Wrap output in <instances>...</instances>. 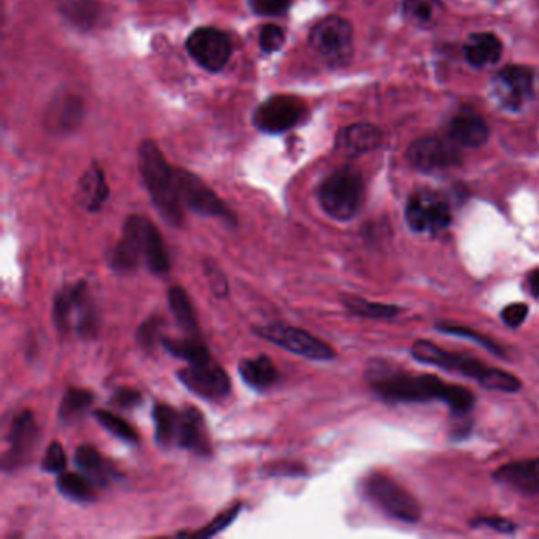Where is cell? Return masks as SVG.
Masks as SVG:
<instances>
[{
    "mask_svg": "<svg viewBox=\"0 0 539 539\" xmlns=\"http://www.w3.org/2000/svg\"><path fill=\"white\" fill-rule=\"evenodd\" d=\"M254 331L258 337L310 361H331L336 358V351L332 350L331 345L299 327L279 323L255 327Z\"/></svg>",
    "mask_w": 539,
    "mask_h": 539,
    "instance_id": "7",
    "label": "cell"
},
{
    "mask_svg": "<svg viewBox=\"0 0 539 539\" xmlns=\"http://www.w3.org/2000/svg\"><path fill=\"white\" fill-rule=\"evenodd\" d=\"M409 159L416 168L424 171H437L454 165L457 161L456 149L437 138H424L409 148Z\"/></svg>",
    "mask_w": 539,
    "mask_h": 539,
    "instance_id": "18",
    "label": "cell"
},
{
    "mask_svg": "<svg viewBox=\"0 0 539 539\" xmlns=\"http://www.w3.org/2000/svg\"><path fill=\"white\" fill-rule=\"evenodd\" d=\"M176 174H178L179 193L184 206L204 217L223 220L228 225L236 226V213L233 212L232 209L228 208L225 202L215 195V192L202 182V179L196 178L195 174L184 170H176Z\"/></svg>",
    "mask_w": 539,
    "mask_h": 539,
    "instance_id": "10",
    "label": "cell"
},
{
    "mask_svg": "<svg viewBox=\"0 0 539 539\" xmlns=\"http://www.w3.org/2000/svg\"><path fill=\"white\" fill-rule=\"evenodd\" d=\"M437 0H405V12L409 18L418 23L426 24L432 21L437 15Z\"/></svg>",
    "mask_w": 539,
    "mask_h": 539,
    "instance_id": "37",
    "label": "cell"
},
{
    "mask_svg": "<svg viewBox=\"0 0 539 539\" xmlns=\"http://www.w3.org/2000/svg\"><path fill=\"white\" fill-rule=\"evenodd\" d=\"M493 480L516 492L539 493V457L506 463L493 473Z\"/></svg>",
    "mask_w": 539,
    "mask_h": 539,
    "instance_id": "19",
    "label": "cell"
},
{
    "mask_svg": "<svg viewBox=\"0 0 539 539\" xmlns=\"http://www.w3.org/2000/svg\"><path fill=\"white\" fill-rule=\"evenodd\" d=\"M411 355L422 364H430L448 372H457L480 383L486 389L502 392H517L521 389V379L502 368H489L470 356L450 353L429 340H416Z\"/></svg>",
    "mask_w": 539,
    "mask_h": 539,
    "instance_id": "3",
    "label": "cell"
},
{
    "mask_svg": "<svg viewBox=\"0 0 539 539\" xmlns=\"http://www.w3.org/2000/svg\"><path fill=\"white\" fill-rule=\"evenodd\" d=\"M79 108H81V103H78L77 98L64 97L59 101V109H57V113H56L53 119L57 120L59 127H64V129L66 127H71V125L77 124L78 118L81 116Z\"/></svg>",
    "mask_w": 539,
    "mask_h": 539,
    "instance_id": "39",
    "label": "cell"
},
{
    "mask_svg": "<svg viewBox=\"0 0 539 539\" xmlns=\"http://www.w3.org/2000/svg\"><path fill=\"white\" fill-rule=\"evenodd\" d=\"M174 446H178L181 450L192 451L198 456L212 454V441L200 409L195 407L179 409Z\"/></svg>",
    "mask_w": 539,
    "mask_h": 539,
    "instance_id": "17",
    "label": "cell"
},
{
    "mask_svg": "<svg viewBox=\"0 0 539 539\" xmlns=\"http://www.w3.org/2000/svg\"><path fill=\"white\" fill-rule=\"evenodd\" d=\"M62 13L77 26H90L98 16V6L92 0H62Z\"/></svg>",
    "mask_w": 539,
    "mask_h": 539,
    "instance_id": "34",
    "label": "cell"
},
{
    "mask_svg": "<svg viewBox=\"0 0 539 539\" xmlns=\"http://www.w3.org/2000/svg\"><path fill=\"white\" fill-rule=\"evenodd\" d=\"M345 306L350 310L351 315L362 316V318H392L399 314V308L389 304L372 303L362 297H348L345 299Z\"/></svg>",
    "mask_w": 539,
    "mask_h": 539,
    "instance_id": "33",
    "label": "cell"
},
{
    "mask_svg": "<svg viewBox=\"0 0 539 539\" xmlns=\"http://www.w3.org/2000/svg\"><path fill=\"white\" fill-rule=\"evenodd\" d=\"M252 8L261 16H279L291 5V0H250Z\"/></svg>",
    "mask_w": 539,
    "mask_h": 539,
    "instance_id": "42",
    "label": "cell"
},
{
    "mask_svg": "<svg viewBox=\"0 0 539 539\" xmlns=\"http://www.w3.org/2000/svg\"><path fill=\"white\" fill-rule=\"evenodd\" d=\"M179 409H172L166 403H155L152 420L155 424V441L161 448L174 446V435L178 426Z\"/></svg>",
    "mask_w": 539,
    "mask_h": 539,
    "instance_id": "31",
    "label": "cell"
},
{
    "mask_svg": "<svg viewBox=\"0 0 539 539\" xmlns=\"http://www.w3.org/2000/svg\"><path fill=\"white\" fill-rule=\"evenodd\" d=\"M285 32L279 26H264L260 34V47L264 53H274L284 47Z\"/></svg>",
    "mask_w": 539,
    "mask_h": 539,
    "instance_id": "41",
    "label": "cell"
},
{
    "mask_svg": "<svg viewBox=\"0 0 539 539\" xmlns=\"http://www.w3.org/2000/svg\"><path fill=\"white\" fill-rule=\"evenodd\" d=\"M243 511V504H233L232 508L220 513L219 516L213 517L212 521L206 523L204 527L196 530V532H185V534H178V536H192V538H212L220 532H223L225 528L230 527L233 522L236 521L237 516Z\"/></svg>",
    "mask_w": 539,
    "mask_h": 539,
    "instance_id": "35",
    "label": "cell"
},
{
    "mask_svg": "<svg viewBox=\"0 0 539 539\" xmlns=\"http://www.w3.org/2000/svg\"><path fill=\"white\" fill-rule=\"evenodd\" d=\"M176 377L190 392L211 402L223 400L232 392V379L212 358L189 364L178 370Z\"/></svg>",
    "mask_w": 539,
    "mask_h": 539,
    "instance_id": "9",
    "label": "cell"
},
{
    "mask_svg": "<svg viewBox=\"0 0 539 539\" xmlns=\"http://www.w3.org/2000/svg\"><path fill=\"white\" fill-rule=\"evenodd\" d=\"M528 307L525 304L516 303L511 304L508 307L503 308L502 312V320L511 327H521L523 320L527 318Z\"/></svg>",
    "mask_w": 539,
    "mask_h": 539,
    "instance_id": "45",
    "label": "cell"
},
{
    "mask_svg": "<svg viewBox=\"0 0 539 539\" xmlns=\"http://www.w3.org/2000/svg\"><path fill=\"white\" fill-rule=\"evenodd\" d=\"M440 331L448 332V334H454V336H461V337H469L472 340H474L476 344L482 345V347H486L487 350L493 351L495 355H502V351H498L497 345L493 344L492 340H489V338L484 337V336H480V334H476V332L469 331V329H465L462 327H439Z\"/></svg>",
    "mask_w": 539,
    "mask_h": 539,
    "instance_id": "43",
    "label": "cell"
},
{
    "mask_svg": "<svg viewBox=\"0 0 539 539\" xmlns=\"http://www.w3.org/2000/svg\"><path fill=\"white\" fill-rule=\"evenodd\" d=\"M168 304L171 308L172 316L178 323L179 327L187 336H200V325L196 310L192 304L189 293L182 286H171L168 291Z\"/></svg>",
    "mask_w": 539,
    "mask_h": 539,
    "instance_id": "27",
    "label": "cell"
},
{
    "mask_svg": "<svg viewBox=\"0 0 539 539\" xmlns=\"http://www.w3.org/2000/svg\"><path fill=\"white\" fill-rule=\"evenodd\" d=\"M527 288L534 297H539V269L530 273L527 279Z\"/></svg>",
    "mask_w": 539,
    "mask_h": 539,
    "instance_id": "47",
    "label": "cell"
},
{
    "mask_svg": "<svg viewBox=\"0 0 539 539\" xmlns=\"http://www.w3.org/2000/svg\"><path fill=\"white\" fill-rule=\"evenodd\" d=\"M239 375L244 383L255 391H267L279 381V370L266 355L239 362Z\"/></svg>",
    "mask_w": 539,
    "mask_h": 539,
    "instance_id": "21",
    "label": "cell"
},
{
    "mask_svg": "<svg viewBox=\"0 0 539 539\" xmlns=\"http://www.w3.org/2000/svg\"><path fill=\"white\" fill-rule=\"evenodd\" d=\"M92 403H94V394L89 389L68 388L60 402L59 421L62 424L77 422L81 416L86 415V411L92 407Z\"/></svg>",
    "mask_w": 539,
    "mask_h": 539,
    "instance_id": "29",
    "label": "cell"
},
{
    "mask_svg": "<svg viewBox=\"0 0 539 539\" xmlns=\"http://www.w3.org/2000/svg\"><path fill=\"white\" fill-rule=\"evenodd\" d=\"M405 219L413 232L435 234L451 225L450 204L439 193L420 192L409 198Z\"/></svg>",
    "mask_w": 539,
    "mask_h": 539,
    "instance_id": "11",
    "label": "cell"
},
{
    "mask_svg": "<svg viewBox=\"0 0 539 539\" xmlns=\"http://www.w3.org/2000/svg\"><path fill=\"white\" fill-rule=\"evenodd\" d=\"M450 135L457 144H462L465 148H476L487 141L489 127L478 114L463 111L451 120Z\"/></svg>",
    "mask_w": 539,
    "mask_h": 539,
    "instance_id": "22",
    "label": "cell"
},
{
    "mask_svg": "<svg viewBox=\"0 0 539 539\" xmlns=\"http://www.w3.org/2000/svg\"><path fill=\"white\" fill-rule=\"evenodd\" d=\"M306 114V105L296 97L277 95L264 101L254 116V122L261 131L282 133L299 124Z\"/></svg>",
    "mask_w": 539,
    "mask_h": 539,
    "instance_id": "13",
    "label": "cell"
},
{
    "mask_svg": "<svg viewBox=\"0 0 539 539\" xmlns=\"http://www.w3.org/2000/svg\"><path fill=\"white\" fill-rule=\"evenodd\" d=\"M75 463L79 473H83L95 487H107L116 474L113 465L92 445L78 448L75 452Z\"/></svg>",
    "mask_w": 539,
    "mask_h": 539,
    "instance_id": "20",
    "label": "cell"
},
{
    "mask_svg": "<svg viewBox=\"0 0 539 539\" xmlns=\"http://www.w3.org/2000/svg\"><path fill=\"white\" fill-rule=\"evenodd\" d=\"M465 56L472 66H493L502 57V42L489 32L474 34L465 43Z\"/></svg>",
    "mask_w": 539,
    "mask_h": 539,
    "instance_id": "26",
    "label": "cell"
},
{
    "mask_svg": "<svg viewBox=\"0 0 539 539\" xmlns=\"http://www.w3.org/2000/svg\"><path fill=\"white\" fill-rule=\"evenodd\" d=\"M161 344L170 355L189 364L211 359L208 347L202 344L200 336H187L185 338H170L163 336Z\"/></svg>",
    "mask_w": 539,
    "mask_h": 539,
    "instance_id": "28",
    "label": "cell"
},
{
    "mask_svg": "<svg viewBox=\"0 0 539 539\" xmlns=\"http://www.w3.org/2000/svg\"><path fill=\"white\" fill-rule=\"evenodd\" d=\"M38 426L30 409H24L12 421L6 441L10 448L2 457L4 470L13 472L29 461L38 443Z\"/></svg>",
    "mask_w": 539,
    "mask_h": 539,
    "instance_id": "15",
    "label": "cell"
},
{
    "mask_svg": "<svg viewBox=\"0 0 539 539\" xmlns=\"http://www.w3.org/2000/svg\"><path fill=\"white\" fill-rule=\"evenodd\" d=\"M318 202L321 209L338 222H348L359 212L364 202V182L361 174L342 168L327 176L318 187Z\"/></svg>",
    "mask_w": 539,
    "mask_h": 539,
    "instance_id": "4",
    "label": "cell"
},
{
    "mask_svg": "<svg viewBox=\"0 0 539 539\" xmlns=\"http://www.w3.org/2000/svg\"><path fill=\"white\" fill-rule=\"evenodd\" d=\"M95 420L98 421V424L105 430H108L114 437H118L119 440H122L125 443H130V445L138 443L140 437H138L137 430L130 426V422L125 421L124 418L114 415V413L107 411V409H97L95 411Z\"/></svg>",
    "mask_w": 539,
    "mask_h": 539,
    "instance_id": "32",
    "label": "cell"
},
{
    "mask_svg": "<svg viewBox=\"0 0 539 539\" xmlns=\"http://www.w3.org/2000/svg\"><path fill=\"white\" fill-rule=\"evenodd\" d=\"M474 525H482V527L492 528L500 534H511L514 530V523L503 519V517H481L474 522Z\"/></svg>",
    "mask_w": 539,
    "mask_h": 539,
    "instance_id": "46",
    "label": "cell"
},
{
    "mask_svg": "<svg viewBox=\"0 0 539 539\" xmlns=\"http://www.w3.org/2000/svg\"><path fill=\"white\" fill-rule=\"evenodd\" d=\"M362 492L378 510L398 521L413 523L421 517V506L418 500L388 474L368 476L362 482Z\"/></svg>",
    "mask_w": 539,
    "mask_h": 539,
    "instance_id": "6",
    "label": "cell"
},
{
    "mask_svg": "<svg viewBox=\"0 0 539 539\" xmlns=\"http://www.w3.org/2000/svg\"><path fill=\"white\" fill-rule=\"evenodd\" d=\"M161 316H150L144 321L137 332L138 344L141 345L144 350H152L155 345L161 342Z\"/></svg>",
    "mask_w": 539,
    "mask_h": 539,
    "instance_id": "36",
    "label": "cell"
},
{
    "mask_svg": "<svg viewBox=\"0 0 539 539\" xmlns=\"http://www.w3.org/2000/svg\"><path fill=\"white\" fill-rule=\"evenodd\" d=\"M146 217L141 215H131L125 220L122 228V236L119 243L114 245L111 256H109V266L114 273L129 274L133 273L141 260L144 261V226Z\"/></svg>",
    "mask_w": 539,
    "mask_h": 539,
    "instance_id": "14",
    "label": "cell"
},
{
    "mask_svg": "<svg viewBox=\"0 0 539 539\" xmlns=\"http://www.w3.org/2000/svg\"><path fill=\"white\" fill-rule=\"evenodd\" d=\"M108 195L109 187L105 174L98 166H92L78 184V202L89 212H97L107 202Z\"/></svg>",
    "mask_w": 539,
    "mask_h": 539,
    "instance_id": "24",
    "label": "cell"
},
{
    "mask_svg": "<svg viewBox=\"0 0 539 539\" xmlns=\"http://www.w3.org/2000/svg\"><path fill=\"white\" fill-rule=\"evenodd\" d=\"M114 405L122 409H131L138 407L142 402L141 392L133 389V388H122L114 394L113 399Z\"/></svg>",
    "mask_w": 539,
    "mask_h": 539,
    "instance_id": "44",
    "label": "cell"
},
{
    "mask_svg": "<svg viewBox=\"0 0 539 539\" xmlns=\"http://www.w3.org/2000/svg\"><path fill=\"white\" fill-rule=\"evenodd\" d=\"M204 273H206V277H208V282L211 285V290H212L213 295L219 297L228 296V293H230L228 280H226L225 274L220 271L217 263L206 261L204 263Z\"/></svg>",
    "mask_w": 539,
    "mask_h": 539,
    "instance_id": "40",
    "label": "cell"
},
{
    "mask_svg": "<svg viewBox=\"0 0 539 539\" xmlns=\"http://www.w3.org/2000/svg\"><path fill=\"white\" fill-rule=\"evenodd\" d=\"M493 94L510 109L523 107L534 95V75L527 67L510 66L497 73L493 79Z\"/></svg>",
    "mask_w": 539,
    "mask_h": 539,
    "instance_id": "16",
    "label": "cell"
},
{
    "mask_svg": "<svg viewBox=\"0 0 539 539\" xmlns=\"http://www.w3.org/2000/svg\"><path fill=\"white\" fill-rule=\"evenodd\" d=\"M310 45L323 59L334 66H344L353 53V29L338 16L321 19L310 32Z\"/></svg>",
    "mask_w": 539,
    "mask_h": 539,
    "instance_id": "8",
    "label": "cell"
},
{
    "mask_svg": "<svg viewBox=\"0 0 539 539\" xmlns=\"http://www.w3.org/2000/svg\"><path fill=\"white\" fill-rule=\"evenodd\" d=\"M144 264L148 267L149 273L159 277L170 273V267H171L163 237L159 228L149 219L146 220V226H144Z\"/></svg>",
    "mask_w": 539,
    "mask_h": 539,
    "instance_id": "25",
    "label": "cell"
},
{
    "mask_svg": "<svg viewBox=\"0 0 539 539\" xmlns=\"http://www.w3.org/2000/svg\"><path fill=\"white\" fill-rule=\"evenodd\" d=\"M381 141V133L374 125L358 124L340 131L337 148L347 155L366 154L374 150Z\"/></svg>",
    "mask_w": 539,
    "mask_h": 539,
    "instance_id": "23",
    "label": "cell"
},
{
    "mask_svg": "<svg viewBox=\"0 0 539 539\" xmlns=\"http://www.w3.org/2000/svg\"><path fill=\"white\" fill-rule=\"evenodd\" d=\"M57 491L64 497L78 503H92L95 497V486L83 473H59L57 476Z\"/></svg>",
    "mask_w": 539,
    "mask_h": 539,
    "instance_id": "30",
    "label": "cell"
},
{
    "mask_svg": "<svg viewBox=\"0 0 539 539\" xmlns=\"http://www.w3.org/2000/svg\"><path fill=\"white\" fill-rule=\"evenodd\" d=\"M53 321L60 334L75 329L81 336H94L97 331L94 308L89 301L86 282L64 286L54 297Z\"/></svg>",
    "mask_w": 539,
    "mask_h": 539,
    "instance_id": "5",
    "label": "cell"
},
{
    "mask_svg": "<svg viewBox=\"0 0 539 539\" xmlns=\"http://www.w3.org/2000/svg\"><path fill=\"white\" fill-rule=\"evenodd\" d=\"M368 383L379 398L389 402H429L439 400L452 413L465 415L473 409L474 396L467 388L450 385L433 375H413L370 368Z\"/></svg>",
    "mask_w": 539,
    "mask_h": 539,
    "instance_id": "1",
    "label": "cell"
},
{
    "mask_svg": "<svg viewBox=\"0 0 539 539\" xmlns=\"http://www.w3.org/2000/svg\"><path fill=\"white\" fill-rule=\"evenodd\" d=\"M67 467V456L64 446L59 441H53L47 446L42 461V470L47 473H62Z\"/></svg>",
    "mask_w": 539,
    "mask_h": 539,
    "instance_id": "38",
    "label": "cell"
},
{
    "mask_svg": "<svg viewBox=\"0 0 539 539\" xmlns=\"http://www.w3.org/2000/svg\"><path fill=\"white\" fill-rule=\"evenodd\" d=\"M187 49L195 62L211 71H219L232 57V42L215 27L196 29L187 40Z\"/></svg>",
    "mask_w": 539,
    "mask_h": 539,
    "instance_id": "12",
    "label": "cell"
},
{
    "mask_svg": "<svg viewBox=\"0 0 539 539\" xmlns=\"http://www.w3.org/2000/svg\"><path fill=\"white\" fill-rule=\"evenodd\" d=\"M140 171L161 217L171 226L184 225V202L179 193L178 174L152 141L142 142L140 148Z\"/></svg>",
    "mask_w": 539,
    "mask_h": 539,
    "instance_id": "2",
    "label": "cell"
}]
</instances>
